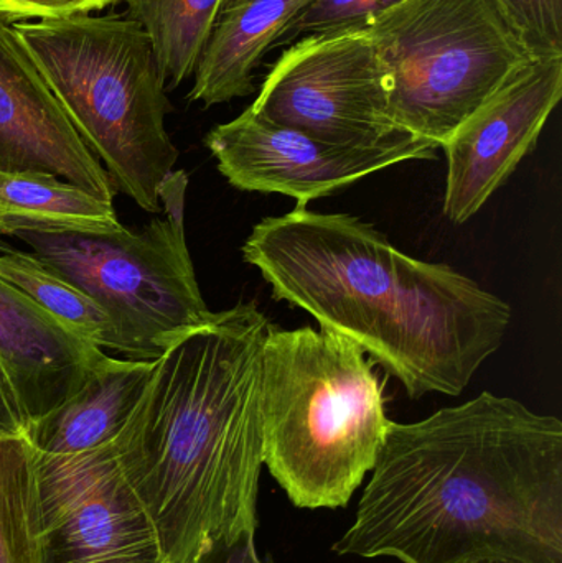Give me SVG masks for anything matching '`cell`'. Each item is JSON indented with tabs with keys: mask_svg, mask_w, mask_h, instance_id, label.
Listing matches in <instances>:
<instances>
[{
	"mask_svg": "<svg viewBox=\"0 0 562 563\" xmlns=\"http://www.w3.org/2000/svg\"><path fill=\"white\" fill-rule=\"evenodd\" d=\"M339 555L562 563V422L481 393L393 422Z\"/></svg>",
	"mask_w": 562,
	"mask_h": 563,
	"instance_id": "obj_1",
	"label": "cell"
},
{
	"mask_svg": "<svg viewBox=\"0 0 562 563\" xmlns=\"http://www.w3.org/2000/svg\"><path fill=\"white\" fill-rule=\"evenodd\" d=\"M241 253L276 300L359 344L415 400L461 396L514 318L504 298L448 264L396 250L352 214L296 207L264 218Z\"/></svg>",
	"mask_w": 562,
	"mask_h": 563,
	"instance_id": "obj_2",
	"label": "cell"
},
{
	"mask_svg": "<svg viewBox=\"0 0 562 563\" xmlns=\"http://www.w3.org/2000/svg\"><path fill=\"white\" fill-rule=\"evenodd\" d=\"M269 324L254 300L213 311L154 361L112 442L165 563H201L211 549L256 536Z\"/></svg>",
	"mask_w": 562,
	"mask_h": 563,
	"instance_id": "obj_3",
	"label": "cell"
},
{
	"mask_svg": "<svg viewBox=\"0 0 562 563\" xmlns=\"http://www.w3.org/2000/svg\"><path fill=\"white\" fill-rule=\"evenodd\" d=\"M373 367L359 344L332 331L269 324L264 465L297 508H343L375 466L392 420Z\"/></svg>",
	"mask_w": 562,
	"mask_h": 563,
	"instance_id": "obj_4",
	"label": "cell"
},
{
	"mask_svg": "<svg viewBox=\"0 0 562 563\" xmlns=\"http://www.w3.org/2000/svg\"><path fill=\"white\" fill-rule=\"evenodd\" d=\"M16 38L115 190L147 213L178 151L165 128L167 85L147 33L124 15L12 23Z\"/></svg>",
	"mask_w": 562,
	"mask_h": 563,
	"instance_id": "obj_5",
	"label": "cell"
},
{
	"mask_svg": "<svg viewBox=\"0 0 562 563\" xmlns=\"http://www.w3.org/2000/svg\"><path fill=\"white\" fill-rule=\"evenodd\" d=\"M366 26L393 121L439 148L533 56L500 0H403Z\"/></svg>",
	"mask_w": 562,
	"mask_h": 563,
	"instance_id": "obj_6",
	"label": "cell"
},
{
	"mask_svg": "<svg viewBox=\"0 0 562 563\" xmlns=\"http://www.w3.org/2000/svg\"><path fill=\"white\" fill-rule=\"evenodd\" d=\"M188 178L174 170L161 188L164 218L111 234L20 233L33 254L108 313L125 360L155 361L210 320L185 238Z\"/></svg>",
	"mask_w": 562,
	"mask_h": 563,
	"instance_id": "obj_7",
	"label": "cell"
},
{
	"mask_svg": "<svg viewBox=\"0 0 562 563\" xmlns=\"http://www.w3.org/2000/svg\"><path fill=\"white\" fill-rule=\"evenodd\" d=\"M250 109L332 144L375 145L408 134L389 114L385 69L366 23L294 43Z\"/></svg>",
	"mask_w": 562,
	"mask_h": 563,
	"instance_id": "obj_8",
	"label": "cell"
},
{
	"mask_svg": "<svg viewBox=\"0 0 562 563\" xmlns=\"http://www.w3.org/2000/svg\"><path fill=\"white\" fill-rule=\"evenodd\" d=\"M35 465L38 563H165L112 443L73 455L36 452Z\"/></svg>",
	"mask_w": 562,
	"mask_h": 563,
	"instance_id": "obj_9",
	"label": "cell"
},
{
	"mask_svg": "<svg viewBox=\"0 0 562 563\" xmlns=\"http://www.w3.org/2000/svg\"><path fill=\"white\" fill-rule=\"evenodd\" d=\"M205 145L228 184L243 191L286 195L297 207L393 165L434 161L439 148L411 134L375 145L332 144L274 124L250 108L211 129Z\"/></svg>",
	"mask_w": 562,
	"mask_h": 563,
	"instance_id": "obj_10",
	"label": "cell"
},
{
	"mask_svg": "<svg viewBox=\"0 0 562 563\" xmlns=\"http://www.w3.org/2000/svg\"><path fill=\"white\" fill-rule=\"evenodd\" d=\"M562 96V55L531 56L442 145L444 214L464 224L533 151Z\"/></svg>",
	"mask_w": 562,
	"mask_h": 563,
	"instance_id": "obj_11",
	"label": "cell"
},
{
	"mask_svg": "<svg viewBox=\"0 0 562 563\" xmlns=\"http://www.w3.org/2000/svg\"><path fill=\"white\" fill-rule=\"evenodd\" d=\"M0 170L55 175L112 203L115 187L58 99L0 19Z\"/></svg>",
	"mask_w": 562,
	"mask_h": 563,
	"instance_id": "obj_12",
	"label": "cell"
},
{
	"mask_svg": "<svg viewBox=\"0 0 562 563\" xmlns=\"http://www.w3.org/2000/svg\"><path fill=\"white\" fill-rule=\"evenodd\" d=\"M108 357L101 347L0 279V366L30 423L62 406Z\"/></svg>",
	"mask_w": 562,
	"mask_h": 563,
	"instance_id": "obj_13",
	"label": "cell"
},
{
	"mask_svg": "<svg viewBox=\"0 0 562 563\" xmlns=\"http://www.w3.org/2000/svg\"><path fill=\"white\" fill-rule=\"evenodd\" d=\"M309 0H223L195 68L188 101L205 108L254 91V71Z\"/></svg>",
	"mask_w": 562,
	"mask_h": 563,
	"instance_id": "obj_14",
	"label": "cell"
},
{
	"mask_svg": "<svg viewBox=\"0 0 562 563\" xmlns=\"http://www.w3.org/2000/svg\"><path fill=\"white\" fill-rule=\"evenodd\" d=\"M154 361L108 357L62 406L30 423L33 449L73 455L118 439L141 400Z\"/></svg>",
	"mask_w": 562,
	"mask_h": 563,
	"instance_id": "obj_15",
	"label": "cell"
},
{
	"mask_svg": "<svg viewBox=\"0 0 562 563\" xmlns=\"http://www.w3.org/2000/svg\"><path fill=\"white\" fill-rule=\"evenodd\" d=\"M114 207L55 175L0 170V238L20 233L111 234Z\"/></svg>",
	"mask_w": 562,
	"mask_h": 563,
	"instance_id": "obj_16",
	"label": "cell"
},
{
	"mask_svg": "<svg viewBox=\"0 0 562 563\" xmlns=\"http://www.w3.org/2000/svg\"><path fill=\"white\" fill-rule=\"evenodd\" d=\"M147 33L168 88L194 75L223 0H122Z\"/></svg>",
	"mask_w": 562,
	"mask_h": 563,
	"instance_id": "obj_17",
	"label": "cell"
},
{
	"mask_svg": "<svg viewBox=\"0 0 562 563\" xmlns=\"http://www.w3.org/2000/svg\"><path fill=\"white\" fill-rule=\"evenodd\" d=\"M0 279L19 288L96 346L122 356L121 341L108 313L36 254L0 244Z\"/></svg>",
	"mask_w": 562,
	"mask_h": 563,
	"instance_id": "obj_18",
	"label": "cell"
},
{
	"mask_svg": "<svg viewBox=\"0 0 562 563\" xmlns=\"http://www.w3.org/2000/svg\"><path fill=\"white\" fill-rule=\"evenodd\" d=\"M35 460L29 437H0V563H38Z\"/></svg>",
	"mask_w": 562,
	"mask_h": 563,
	"instance_id": "obj_19",
	"label": "cell"
},
{
	"mask_svg": "<svg viewBox=\"0 0 562 563\" xmlns=\"http://www.w3.org/2000/svg\"><path fill=\"white\" fill-rule=\"evenodd\" d=\"M399 2L403 0H309L274 46L286 45L309 33L368 23Z\"/></svg>",
	"mask_w": 562,
	"mask_h": 563,
	"instance_id": "obj_20",
	"label": "cell"
},
{
	"mask_svg": "<svg viewBox=\"0 0 562 563\" xmlns=\"http://www.w3.org/2000/svg\"><path fill=\"white\" fill-rule=\"evenodd\" d=\"M533 56L562 55V0H500Z\"/></svg>",
	"mask_w": 562,
	"mask_h": 563,
	"instance_id": "obj_21",
	"label": "cell"
},
{
	"mask_svg": "<svg viewBox=\"0 0 562 563\" xmlns=\"http://www.w3.org/2000/svg\"><path fill=\"white\" fill-rule=\"evenodd\" d=\"M122 0H0V19L9 23L91 15Z\"/></svg>",
	"mask_w": 562,
	"mask_h": 563,
	"instance_id": "obj_22",
	"label": "cell"
},
{
	"mask_svg": "<svg viewBox=\"0 0 562 563\" xmlns=\"http://www.w3.org/2000/svg\"><path fill=\"white\" fill-rule=\"evenodd\" d=\"M29 417L3 367L0 366V437H20L29 432Z\"/></svg>",
	"mask_w": 562,
	"mask_h": 563,
	"instance_id": "obj_23",
	"label": "cell"
},
{
	"mask_svg": "<svg viewBox=\"0 0 562 563\" xmlns=\"http://www.w3.org/2000/svg\"><path fill=\"white\" fill-rule=\"evenodd\" d=\"M201 563H273L257 552L254 536L238 539L233 544L218 545L205 555Z\"/></svg>",
	"mask_w": 562,
	"mask_h": 563,
	"instance_id": "obj_24",
	"label": "cell"
},
{
	"mask_svg": "<svg viewBox=\"0 0 562 563\" xmlns=\"http://www.w3.org/2000/svg\"><path fill=\"white\" fill-rule=\"evenodd\" d=\"M464 563H518L511 561H502V559H481V561H471Z\"/></svg>",
	"mask_w": 562,
	"mask_h": 563,
	"instance_id": "obj_25",
	"label": "cell"
}]
</instances>
